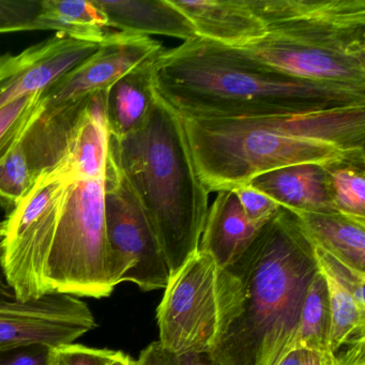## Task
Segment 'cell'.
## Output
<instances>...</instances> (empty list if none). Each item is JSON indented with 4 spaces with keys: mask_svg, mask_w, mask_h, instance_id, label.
I'll list each match as a JSON object with an SVG mask.
<instances>
[{
    "mask_svg": "<svg viewBox=\"0 0 365 365\" xmlns=\"http://www.w3.org/2000/svg\"><path fill=\"white\" fill-rule=\"evenodd\" d=\"M318 270L313 243L281 207L247 251L217 270L215 364L279 365Z\"/></svg>",
    "mask_w": 365,
    "mask_h": 365,
    "instance_id": "1",
    "label": "cell"
},
{
    "mask_svg": "<svg viewBox=\"0 0 365 365\" xmlns=\"http://www.w3.org/2000/svg\"><path fill=\"white\" fill-rule=\"evenodd\" d=\"M204 187L234 190L297 164L365 155V106L307 114L234 119L181 118Z\"/></svg>",
    "mask_w": 365,
    "mask_h": 365,
    "instance_id": "2",
    "label": "cell"
},
{
    "mask_svg": "<svg viewBox=\"0 0 365 365\" xmlns=\"http://www.w3.org/2000/svg\"><path fill=\"white\" fill-rule=\"evenodd\" d=\"M153 86L187 119L251 118L365 106V91L268 71L200 38L159 55Z\"/></svg>",
    "mask_w": 365,
    "mask_h": 365,
    "instance_id": "3",
    "label": "cell"
},
{
    "mask_svg": "<svg viewBox=\"0 0 365 365\" xmlns=\"http://www.w3.org/2000/svg\"><path fill=\"white\" fill-rule=\"evenodd\" d=\"M176 273L200 245L209 192L196 172L181 117L155 93L144 125L108 144Z\"/></svg>",
    "mask_w": 365,
    "mask_h": 365,
    "instance_id": "4",
    "label": "cell"
},
{
    "mask_svg": "<svg viewBox=\"0 0 365 365\" xmlns=\"http://www.w3.org/2000/svg\"><path fill=\"white\" fill-rule=\"evenodd\" d=\"M266 29L259 41L228 50L268 71L365 91V16L292 21Z\"/></svg>",
    "mask_w": 365,
    "mask_h": 365,
    "instance_id": "5",
    "label": "cell"
},
{
    "mask_svg": "<svg viewBox=\"0 0 365 365\" xmlns=\"http://www.w3.org/2000/svg\"><path fill=\"white\" fill-rule=\"evenodd\" d=\"M104 189L106 174L78 179L70 190L48 258L52 294L106 298L121 283L106 237Z\"/></svg>",
    "mask_w": 365,
    "mask_h": 365,
    "instance_id": "6",
    "label": "cell"
},
{
    "mask_svg": "<svg viewBox=\"0 0 365 365\" xmlns=\"http://www.w3.org/2000/svg\"><path fill=\"white\" fill-rule=\"evenodd\" d=\"M78 177L69 160L38 177L8 213L0 264L6 281L20 301L52 294L48 262L70 190Z\"/></svg>",
    "mask_w": 365,
    "mask_h": 365,
    "instance_id": "7",
    "label": "cell"
},
{
    "mask_svg": "<svg viewBox=\"0 0 365 365\" xmlns=\"http://www.w3.org/2000/svg\"><path fill=\"white\" fill-rule=\"evenodd\" d=\"M106 237L123 282L143 292L165 289L170 270L155 230L114 155L108 149L104 189Z\"/></svg>",
    "mask_w": 365,
    "mask_h": 365,
    "instance_id": "8",
    "label": "cell"
},
{
    "mask_svg": "<svg viewBox=\"0 0 365 365\" xmlns=\"http://www.w3.org/2000/svg\"><path fill=\"white\" fill-rule=\"evenodd\" d=\"M217 268L197 250L170 277L157 309L159 344L165 354L210 352L217 332Z\"/></svg>",
    "mask_w": 365,
    "mask_h": 365,
    "instance_id": "9",
    "label": "cell"
},
{
    "mask_svg": "<svg viewBox=\"0 0 365 365\" xmlns=\"http://www.w3.org/2000/svg\"><path fill=\"white\" fill-rule=\"evenodd\" d=\"M93 95L44 104L16 146L0 162V206L8 213L16 208L40 175L67 158L76 125Z\"/></svg>",
    "mask_w": 365,
    "mask_h": 365,
    "instance_id": "10",
    "label": "cell"
},
{
    "mask_svg": "<svg viewBox=\"0 0 365 365\" xmlns=\"http://www.w3.org/2000/svg\"><path fill=\"white\" fill-rule=\"evenodd\" d=\"M97 327L84 301L71 294H46L0 307V350L27 345L72 344Z\"/></svg>",
    "mask_w": 365,
    "mask_h": 365,
    "instance_id": "11",
    "label": "cell"
},
{
    "mask_svg": "<svg viewBox=\"0 0 365 365\" xmlns=\"http://www.w3.org/2000/svg\"><path fill=\"white\" fill-rule=\"evenodd\" d=\"M163 51L161 42L151 37L112 31L95 54L44 91L46 103H63L108 91L123 76L158 58Z\"/></svg>",
    "mask_w": 365,
    "mask_h": 365,
    "instance_id": "12",
    "label": "cell"
},
{
    "mask_svg": "<svg viewBox=\"0 0 365 365\" xmlns=\"http://www.w3.org/2000/svg\"><path fill=\"white\" fill-rule=\"evenodd\" d=\"M100 44L57 33L18 55L0 56V108L46 91L97 52Z\"/></svg>",
    "mask_w": 365,
    "mask_h": 365,
    "instance_id": "13",
    "label": "cell"
},
{
    "mask_svg": "<svg viewBox=\"0 0 365 365\" xmlns=\"http://www.w3.org/2000/svg\"><path fill=\"white\" fill-rule=\"evenodd\" d=\"M191 23L196 37L226 48L259 41L267 29L249 0H170Z\"/></svg>",
    "mask_w": 365,
    "mask_h": 365,
    "instance_id": "14",
    "label": "cell"
},
{
    "mask_svg": "<svg viewBox=\"0 0 365 365\" xmlns=\"http://www.w3.org/2000/svg\"><path fill=\"white\" fill-rule=\"evenodd\" d=\"M262 228L250 221L234 190L217 192L207 212L198 250L210 255L217 268H226L247 251Z\"/></svg>",
    "mask_w": 365,
    "mask_h": 365,
    "instance_id": "15",
    "label": "cell"
},
{
    "mask_svg": "<svg viewBox=\"0 0 365 365\" xmlns=\"http://www.w3.org/2000/svg\"><path fill=\"white\" fill-rule=\"evenodd\" d=\"M249 185L292 212H337L331 198L328 175L322 164L279 168L256 177Z\"/></svg>",
    "mask_w": 365,
    "mask_h": 365,
    "instance_id": "16",
    "label": "cell"
},
{
    "mask_svg": "<svg viewBox=\"0 0 365 365\" xmlns=\"http://www.w3.org/2000/svg\"><path fill=\"white\" fill-rule=\"evenodd\" d=\"M114 31L131 35L166 36L183 42L196 37L187 19L170 0H93Z\"/></svg>",
    "mask_w": 365,
    "mask_h": 365,
    "instance_id": "17",
    "label": "cell"
},
{
    "mask_svg": "<svg viewBox=\"0 0 365 365\" xmlns=\"http://www.w3.org/2000/svg\"><path fill=\"white\" fill-rule=\"evenodd\" d=\"M155 61L157 58L138 66L106 91V119L113 138H125L140 129L146 121L155 98Z\"/></svg>",
    "mask_w": 365,
    "mask_h": 365,
    "instance_id": "18",
    "label": "cell"
},
{
    "mask_svg": "<svg viewBox=\"0 0 365 365\" xmlns=\"http://www.w3.org/2000/svg\"><path fill=\"white\" fill-rule=\"evenodd\" d=\"M312 243L365 273V223L339 212H292Z\"/></svg>",
    "mask_w": 365,
    "mask_h": 365,
    "instance_id": "19",
    "label": "cell"
},
{
    "mask_svg": "<svg viewBox=\"0 0 365 365\" xmlns=\"http://www.w3.org/2000/svg\"><path fill=\"white\" fill-rule=\"evenodd\" d=\"M106 93L101 91L93 96L70 142L67 158L83 180L106 174L110 144Z\"/></svg>",
    "mask_w": 365,
    "mask_h": 365,
    "instance_id": "20",
    "label": "cell"
},
{
    "mask_svg": "<svg viewBox=\"0 0 365 365\" xmlns=\"http://www.w3.org/2000/svg\"><path fill=\"white\" fill-rule=\"evenodd\" d=\"M37 29L55 31L72 39L98 44L114 31L93 0H41Z\"/></svg>",
    "mask_w": 365,
    "mask_h": 365,
    "instance_id": "21",
    "label": "cell"
},
{
    "mask_svg": "<svg viewBox=\"0 0 365 365\" xmlns=\"http://www.w3.org/2000/svg\"><path fill=\"white\" fill-rule=\"evenodd\" d=\"M331 309L328 286L324 274L318 270L314 275L302 309L294 339L290 341L286 356L294 350L330 354Z\"/></svg>",
    "mask_w": 365,
    "mask_h": 365,
    "instance_id": "22",
    "label": "cell"
},
{
    "mask_svg": "<svg viewBox=\"0 0 365 365\" xmlns=\"http://www.w3.org/2000/svg\"><path fill=\"white\" fill-rule=\"evenodd\" d=\"M264 26L320 18L362 16L365 0H249Z\"/></svg>",
    "mask_w": 365,
    "mask_h": 365,
    "instance_id": "23",
    "label": "cell"
},
{
    "mask_svg": "<svg viewBox=\"0 0 365 365\" xmlns=\"http://www.w3.org/2000/svg\"><path fill=\"white\" fill-rule=\"evenodd\" d=\"M337 212L365 223V155L324 165Z\"/></svg>",
    "mask_w": 365,
    "mask_h": 365,
    "instance_id": "24",
    "label": "cell"
},
{
    "mask_svg": "<svg viewBox=\"0 0 365 365\" xmlns=\"http://www.w3.org/2000/svg\"><path fill=\"white\" fill-rule=\"evenodd\" d=\"M324 277L328 286L331 309L329 352L335 354L344 346L364 341L365 309L358 304L352 294L339 282L329 275L324 274Z\"/></svg>",
    "mask_w": 365,
    "mask_h": 365,
    "instance_id": "25",
    "label": "cell"
},
{
    "mask_svg": "<svg viewBox=\"0 0 365 365\" xmlns=\"http://www.w3.org/2000/svg\"><path fill=\"white\" fill-rule=\"evenodd\" d=\"M46 104L44 91L0 108V162L12 150L29 123Z\"/></svg>",
    "mask_w": 365,
    "mask_h": 365,
    "instance_id": "26",
    "label": "cell"
},
{
    "mask_svg": "<svg viewBox=\"0 0 365 365\" xmlns=\"http://www.w3.org/2000/svg\"><path fill=\"white\" fill-rule=\"evenodd\" d=\"M314 254L320 272L339 282L352 294L358 304L365 309V273L354 270L318 245H314Z\"/></svg>",
    "mask_w": 365,
    "mask_h": 365,
    "instance_id": "27",
    "label": "cell"
},
{
    "mask_svg": "<svg viewBox=\"0 0 365 365\" xmlns=\"http://www.w3.org/2000/svg\"><path fill=\"white\" fill-rule=\"evenodd\" d=\"M41 0H0V34L38 31Z\"/></svg>",
    "mask_w": 365,
    "mask_h": 365,
    "instance_id": "28",
    "label": "cell"
},
{
    "mask_svg": "<svg viewBox=\"0 0 365 365\" xmlns=\"http://www.w3.org/2000/svg\"><path fill=\"white\" fill-rule=\"evenodd\" d=\"M118 351L66 344L50 349L48 365H110Z\"/></svg>",
    "mask_w": 365,
    "mask_h": 365,
    "instance_id": "29",
    "label": "cell"
},
{
    "mask_svg": "<svg viewBox=\"0 0 365 365\" xmlns=\"http://www.w3.org/2000/svg\"><path fill=\"white\" fill-rule=\"evenodd\" d=\"M234 191L245 215L256 225L264 226L281 208L268 195L251 185H242L236 187Z\"/></svg>",
    "mask_w": 365,
    "mask_h": 365,
    "instance_id": "30",
    "label": "cell"
},
{
    "mask_svg": "<svg viewBox=\"0 0 365 365\" xmlns=\"http://www.w3.org/2000/svg\"><path fill=\"white\" fill-rule=\"evenodd\" d=\"M51 348L35 344L0 350V365H48Z\"/></svg>",
    "mask_w": 365,
    "mask_h": 365,
    "instance_id": "31",
    "label": "cell"
},
{
    "mask_svg": "<svg viewBox=\"0 0 365 365\" xmlns=\"http://www.w3.org/2000/svg\"><path fill=\"white\" fill-rule=\"evenodd\" d=\"M333 356V365H365V339L344 346Z\"/></svg>",
    "mask_w": 365,
    "mask_h": 365,
    "instance_id": "32",
    "label": "cell"
},
{
    "mask_svg": "<svg viewBox=\"0 0 365 365\" xmlns=\"http://www.w3.org/2000/svg\"><path fill=\"white\" fill-rule=\"evenodd\" d=\"M138 365H168L165 351L160 345L159 341L151 343L142 352L140 358L136 360Z\"/></svg>",
    "mask_w": 365,
    "mask_h": 365,
    "instance_id": "33",
    "label": "cell"
},
{
    "mask_svg": "<svg viewBox=\"0 0 365 365\" xmlns=\"http://www.w3.org/2000/svg\"><path fill=\"white\" fill-rule=\"evenodd\" d=\"M168 356V365H217L209 352H190L180 356Z\"/></svg>",
    "mask_w": 365,
    "mask_h": 365,
    "instance_id": "34",
    "label": "cell"
},
{
    "mask_svg": "<svg viewBox=\"0 0 365 365\" xmlns=\"http://www.w3.org/2000/svg\"><path fill=\"white\" fill-rule=\"evenodd\" d=\"M16 301H18V298H16L11 286L6 281L3 268H1V264H0V307L11 304V303L16 302Z\"/></svg>",
    "mask_w": 365,
    "mask_h": 365,
    "instance_id": "35",
    "label": "cell"
},
{
    "mask_svg": "<svg viewBox=\"0 0 365 365\" xmlns=\"http://www.w3.org/2000/svg\"><path fill=\"white\" fill-rule=\"evenodd\" d=\"M307 351L304 350H294L285 356L279 362V365H304L305 358H307Z\"/></svg>",
    "mask_w": 365,
    "mask_h": 365,
    "instance_id": "36",
    "label": "cell"
},
{
    "mask_svg": "<svg viewBox=\"0 0 365 365\" xmlns=\"http://www.w3.org/2000/svg\"><path fill=\"white\" fill-rule=\"evenodd\" d=\"M110 365H138V362L131 356L123 354V351H118V354Z\"/></svg>",
    "mask_w": 365,
    "mask_h": 365,
    "instance_id": "37",
    "label": "cell"
},
{
    "mask_svg": "<svg viewBox=\"0 0 365 365\" xmlns=\"http://www.w3.org/2000/svg\"><path fill=\"white\" fill-rule=\"evenodd\" d=\"M318 360H319V354H315V352L307 351L304 365H318Z\"/></svg>",
    "mask_w": 365,
    "mask_h": 365,
    "instance_id": "38",
    "label": "cell"
},
{
    "mask_svg": "<svg viewBox=\"0 0 365 365\" xmlns=\"http://www.w3.org/2000/svg\"><path fill=\"white\" fill-rule=\"evenodd\" d=\"M318 365H333L332 354H319Z\"/></svg>",
    "mask_w": 365,
    "mask_h": 365,
    "instance_id": "39",
    "label": "cell"
},
{
    "mask_svg": "<svg viewBox=\"0 0 365 365\" xmlns=\"http://www.w3.org/2000/svg\"><path fill=\"white\" fill-rule=\"evenodd\" d=\"M4 240H5V224L4 222H0V252L3 247Z\"/></svg>",
    "mask_w": 365,
    "mask_h": 365,
    "instance_id": "40",
    "label": "cell"
}]
</instances>
